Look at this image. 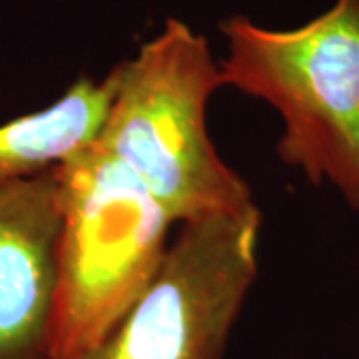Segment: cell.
<instances>
[{"label": "cell", "instance_id": "5b68a950", "mask_svg": "<svg viewBox=\"0 0 359 359\" xmlns=\"http://www.w3.org/2000/svg\"><path fill=\"white\" fill-rule=\"evenodd\" d=\"M58 236L54 168L0 182V359H52Z\"/></svg>", "mask_w": 359, "mask_h": 359}, {"label": "cell", "instance_id": "7a4b0ae2", "mask_svg": "<svg viewBox=\"0 0 359 359\" xmlns=\"http://www.w3.org/2000/svg\"><path fill=\"white\" fill-rule=\"evenodd\" d=\"M60 236L52 359H76L116 327L162 268L174 224L96 142L54 168Z\"/></svg>", "mask_w": 359, "mask_h": 359}, {"label": "cell", "instance_id": "8992f818", "mask_svg": "<svg viewBox=\"0 0 359 359\" xmlns=\"http://www.w3.org/2000/svg\"><path fill=\"white\" fill-rule=\"evenodd\" d=\"M116 88V68L100 82L82 76L50 106L0 124V182L42 174L94 144Z\"/></svg>", "mask_w": 359, "mask_h": 359}, {"label": "cell", "instance_id": "277c9868", "mask_svg": "<svg viewBox=\"0 0 359 359\" xmlns=\"http://www.w3.org/2000/svg\"><path fill=\"white\" fill-rule=\"evenodd\" d=\"M262 214L182 224L148 290L94 349L76 359H222L257 276Z\"/></svg>", "mask_w": 359, "mask_h": 359}, {"label": "cell", "instance_id": "3957f363", "mask_svg": "<svg viewBox=\"0 0 359 359\" xmlns=\"http://www.w3.org/2000/svg\"><path fill=\"white\" fill-rule=\"evenodd\" d=\"M228 58L222 84L282 116L278 156L313 186L330 180L359 212V0L294 30H268L245 16L219 25Z\"/></svg>", "mask_w": 359, "mask_h": 359}, {"label": "cell", "instance_id": "6da1fadb", "mask_svg": "<svg viewBox=\"0 0 359 359\" xmlns=\"http://www.w3.org/2000/svg\"><path fill=\"white\" fill-rule=\"evenodd\" d=\"M114 68L118 88L96 144L140 180L174 224L256 205L250 184L208 134V102L224 84L204 36L168 18L154 40Z\"/></svg>", "mask_w": 359, "mask_h": 359}]
</instances>
